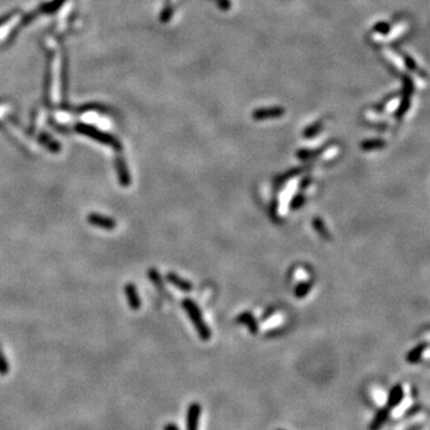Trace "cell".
Returning <instances> with one entry per match:
<instances>
[{
	"instance_id": "19",
	"label": "cell",
	"mask_w": 430,
	"mask_h": 430,
	"mask_svg": "<svg viewBox=\"0 0 430 430\" xmlns=\"http://www.w3.org/2000/svg\"><path fill=\"white\" fill-rule=\"evenodd\" d=\"M164 430H180V428L175 423H168V424L165 425Z\"/></svg>"
},
{
	"instance_id": "5",
	"label": "cell",
	"mask_w": 430,
	"mask_h": 430,
	"mask_svg": "<svg viewBox=\"0 0 430 430\" xmlns=\"http://www.w3.org/2000/svg\"><path fill=\"white\" fill-rule=\"evenodd\" d=\"M124 293H125V296H127L128 305H129V307H131V310H133V311L140 310L141 300H140V296H139L138 289H137V287H135V284H133V283L125 284Z\"/></svg>"
},
{
	"instance_id": "15",
	"label": "cell",
	"mask_w": 430,
	"mask_h": 430,
	"mask_svg": "<svg viewBox=\"0 0 430 430\" xmlns=\"http://www.w3.org/2000/svg\"><path fill=\"white\" fill-rule=\"evenodd\" d=\"M9 363L8 360H6V357L4 355V352H3L2 347H0V375H6L9 373Z\"/></svg>"
},
{
	"instance_id": "1",
	"label": "cell",
	"mask_w": 430,
	"mask_h": 430,
	"mask_svg": "<svg viewBox=\"0 0 430 430\" xmlns=\"http://www.w3.org/2000/svg\"><path fill=\"white\" fill-rule=\"evenodd\" d=\"M182 306H183L184 311L187 312L189 319L193 322L195 329H196L198 333V337L202 340H209L211 337V331L209 327H208L207 323L204 322L202 312L198 309L197 304L191 299H184L182 301Z\"/></svg>"
},
{
	"instance_id": "18",
	"label": "cell",
	"mask_w": 430,
	"mask_h": 430,
	"mask_svg": "<svg viewBox=\"0 0 430 430\" xmlns=\"http://www.w3.org/2000/svg\"><path fill=\"white\" fill-rule=\"evenodd\" d=\"M310 184H311V178L310 177H306V178H304V180L300 182L299 188H300L301 190H303V189H305V188L309 187Z\"/></svg>"
},
{
	"instance_id": "9",
	"label": "cell",
	"mask_w": 430,
	"mask_h": 430,
	"mask_svg": "<svg viewBox=\"0 0 430 430\" xmlns=\"http://www.w3.org/2000/svg\"><path fill=\"white\" fill-rule=\"evenodd\" d=\"M312 226L314 228V231H316V232L318 233V236L320 238H322L323 240L330 241V240L332 239L331 233H330L329 228H327V226L325 225V223H324V221H323L322 218L314 217L313 219H312Z\"/></svg>"
},
{
	"instance_id": "16",
	"label": "cell",
	"mask_w": 430,
	"mask_h": 430,
	"mask_svg": "<svg viewBox=\"0 0 430 430\" xmlns=\"http://www.w3.org/2000/svg\"><path fill=\"white\" fill-rule=\"evenodd\" d=\"M148 276H150V280L158 287V288H161V287H163V280H161L159 273H158L157 270L150 269V271H148Z\"/></svg>"
},
{
	"instance_id": "4",
	"label": "cell",
	"mask_w": 430,
	"mask_h": 430,
	"mask_svg": "<svg viewBox=\"0 0 430 430\" xmlns=\"http://www.w3.org/2000/svg\"><path fill=\"white\" fill-rule=\"evenodd\" d=\"M201 416V405L198 403H193L189 405L187 412V430H197L198 421Z\"/></svg>"
},
{
	"instance_id": "13",
	"label": "cell",
	"mask_w": 430,
	"mask_h": 430,
	"mask_svg": "<svg viewBox=\"0 0 430 430\" xmlns=\"http://www.w3.org/2000/svg\"><path fill=\"white\" fill-rule=\"evenodd\" d=\"M305 202H306V197L304 196V194L299 193V194L294 195L292 201H290L289 207L292 210H297V209H300V208L303 207L304 204H305Z\"/></svg>"
},
{
	"instance_id": "8",
	"label": "cell",
	"mask_w": 430,
	"mask_h": 430,
	"mask_svg": "<svg viewBox=\"0 0 430 430\" xmlns=\"http://www.w3.org/2000/svg\"><path fill=\"white\" fill-rule=\"evenodd\" d=\"M283 114L284 110L282 108H264L254 111L253 118L254 120H267V118L281 117Z\"/></svg>"
},
{
	"instance_id": "17",
	"label": "cell",
	"mask_w": 430,
	"mask_h": 430,
	"mask_svg": "<svg viewBox=\"0 0 430 430\" xmlns=\"http://www.w3.org/2000/svg\"><path fill=\"white\" fill-rule=\"evenodd\" d=\"M318 154V151H310V150H301L296 153V157L299 158L301 160H306L310 159V158L316 157V155Z\"/></svg>"
},
{
	"instance_id": "3",
	"label": "cell",
	"mask_w": 430,
	"mask_h": 430,
	"mask_svg": "<svg viewBox=\"0 0 430 430\" xmlns=\"http://www.w3.org/2000/svg\"><path fill=\"white\" fill-rule=\"evenodd\" d=\"M115 166H116L117 171L118 183H120L121 187L128 188L132 184V177L131 174H129L127 164H125V160L122 159V158H117L116 161H115Z\"/></svg>"
},
{
	"instance_id": "12",
	"label": "cell",
	"mask_w": 430,
	"mask_h": 430,
	"mask_svg": "<svg viewBox=\"0 0 430 430\" xmlns=\"http://www.w3.org/2000/svg\"><path fill=\"white\" fill-rule=\"evenodd\" d=\"M403 397V391L402 389H400L399 386H396L395 389L391 391V395H390L389 398V408H392V406H396L398 403L400 402V399H402Z\"/></svg>"
},
{
	"instance_id": "11",
	"label": "cell",
	"mask_w": 430,
	"mask_h": 430,
	"mask_svg": "<svg viewBox=\"0 0 430 430\" xmlns=\"http://www.w3.org/2000/svg\"><path fill=\"white\" fill-rule=\"evenodd\" d=\"M311 289H312V282H310V281L301 282L297 284L295 290H294V295H295L297 299H303V297H305L307 294L311 292Z\"/></svg>"
},
{
	"instance_id": "2",
	"label": "cell",
	"mask_w": 430,
	"mask_h": 430,
	"mask_svg": "<svg viewBox=\"0 0 430 430\" xmlns=\"http://www.w3.org/2000/svg\"><path fill=\"white\" fill-rule=\"evenodd\" d=\"M88 223L90 224L91 226L102 228V230H105V231H112L117 226L116 220L112 219V218L110 217H108V215L98 214V213L89 214Z\"/></svg>"
},
{
	"instance_id": "14",
	"label": "cell",
	"mask_w": 430,
	"mask_h": 430,
	"mask_svg": "<svg viewBox=\"0 0 430 430\" xmlns=\"http://www.w3.org/2000/svg\"><path fill=\"white\" fill-rule=\"evenodd\" d=\"M320 129H322V123H320V122H318V123H314L312 125H310L309 128H306L305 131H304V137L307 138V139L314 138L317 134L319 133Z\"/></svg>"
},
{
	"instance_id": "7",
	"label": "cell",
	"mask_w": 430,
	"mask_h": 430,
	"mask_svg": "<svg viewBox=\"0 0 430 430\" xmlns=\"http://www.w3.org/2000/svg\"><path fill=\"white\" fill-rule=\"evenodd\" d=\"M237 322L239 324H243V325H245L252 335H256V333L260 331V325H258V322L251 312H243L241 314H239V316L237 317Z\"/></svg>"
},
{
	"instance_id": "6",
	"label": "cell",
	"mask_w": 430,
	"mask_h": 430,
	"mask_svg": "<svg viewBox=\"0 0 430 430\" xmlns=\"http://www.w3.org/2000/svg\"><path fill=\"white\" fill-rule=\"evenodd\" d=\"M166 280H167V282H170L172 286H175L177 289L182 290V292L189 293L194 289L193 283H190L189 281L182 279V277L180 275H177L176 273H171V271H170V273H167Z\"/></svg>"
},
{
	"instance_id": "10",
	"label": "cell",
	"mask_w": 430,
	"mask_h": 430,
	"mask_svg": "<svg viewBox=\"0 0 430 430\" xmlns=\"http://www.w3.org/2000/svg\"><path fill=\"white\" fill-rule=\"evenodd\" d=\"M389 415H390L389 408L379 410V411L376 412L374 419H373L372 423H370L369 430H379L386 423L387 418H389Z\"/></svg>"
}]
</instances>
